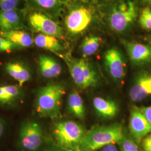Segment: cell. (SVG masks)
<instances>
[{
    "label": "cell",
    "instance_id": "6da1fadb",
    "mask_svg": "<svg viewBox=\"0 0 151 151\" xmlns=\"http://www.w3.org/2000/svg\"><path fill=\"white\" fill-rule=\"evenodd\" d=\"M65 93L61 83L50 82L37 90L34 102L36 113L42 118L58 119L62 115V99Z\"/></svg>",
    "mask_w": 151,
    "mask_h": 151
},
{
    "label": "cell",
    "instance_id": "7a4b0ae2",
    "mask_svg": "<svg viewBox=\"0 0 151 151\" xmlns=\"http://www.w3.org/2000/svg\"><path fill=\"white\" fill-rule=\"evenodd\" d=\"M124 131L119 124L95 126L86 132L80 145V151H96L110 144L118 143Z\"/></svg>",
    "mask_w": 151,
    "mask_h": 151
},
{
    "label": "cell",
    "instance_id": "3957f363",
    "mask_svg": "<svg viewBox=\"0 0 151 151\" xmlns=\"http://www.w3.org/2000/svg\"><path fill=\"white\" fill-rule=\"evenodd\" d=\"M53 135L57 143L64 150L80 151V145L86 132L81 124L72 120L55 123Z\"/></svg>",
    "mask_w": 151,
    "mask_h": 151
},
{
    "label": "cell",
    "instance_id": "277c9868",
    "mask_svg": "<svg viewBox=\"0 0 151 151\" xmlns=\"http://www.w3.org/2000/svg\"><path fill=\"white\" fill-rule=\"evenodd\" d=\"M62 57L77 86L84 90L95 86L97 85V73L91 65L85 60L77 58L70 54L65 55Z\"/></svg>",
    "mask_w": 151,
    "mask_h": 151
},
{
    "label": "cell",
    "instance_id": "5b68a950",
    "mask_svg": "<svg viewBox=\"0 0 151 151\" xmlns=\"http://www.w3.org/2000/svg\"><path fill=\"white\" fill-rule=\"evenodd\" d=\"M137 16L135 3L131 1L120 2L114 6L109 15V25L114 32H123L129 29Z\"/></svg>",
    "mask_w": 151,
    "mask_h": 151
},
{
    "label": "cell",
    "instance_id": "8992f818",
    "mask_svg": "<svg viewBox=\"0 0 151 151\" xmlns=\"http://www.w3.org/2000/svg\"><path fill=\"white\" fill-rule=\"evenodd\" d=\"M43 141V130L38 122L29 120L22 124L18 137V145L22 151H38Z\"/></svg>",
    "mask_w": 151,
    "mask_h": 151
},
{
    "label": "cell",
    "instance_id": "52a82bcc",
    "mask_svg": "<svg viewBox=\"0 0 151 151\" xmlns=\"http://www.w3.org/2000/svg\"><path fill=\"white\" fill-rule=\"evenodd\" d=\"M104 65L110 76L116 81H122L126 74V65L124 57L115 48L106 51L104 57Z\"/></svg>",
    "mask_w": 151,
    "mask_h": 151
},
{
    "label": "cell",
    "instance_id": "ba28073f",
    "mask_svg": "<svg viewBox=\"0 0 151 151\" xmlns=\"http://www.w3.org/2000/svg\"><path fill=\"white\" fill-rule=\"evenodd\" d=\"M92 19L91 11L85 7L72 10L65 19V24L68 32L77 34L85 30L90 24Z\"/></svg>",
    "mask_w": 151,
    "mask_h": 151
},
{
    "label": "cell",
    "instance_id": "9c48e42d",
    "mask_svg": "<svg viewBox=\"0 0 151 151\" xmlns=\"http://www.w3.org/2000/svg\"><path fill=\"white\" fill-rule=\"evenodd\" d=\"M129 128L132 138L137 144L151 133V125L137 106H133L130 110Z\"/></svg>",
    "mask_w": 151,
    "mask_h": 151
},
{
    "label": "cell",
    "instance_id": "30bf717a",
    "mask_svg": "<svg viewBox=\"0 0 151 151\" xmlns=\"http://www.w3.org/2000/svg\"><path fill=\"white\" fill-rule=\"evenodd\" d=\"M30 26L42 34L54 36L58 39L63 38V30L53 20L42 13L34 12L29 17Z\"/></svg>",
    "mask_w": 151,
    "mask_h": 151
},
{
    "label": "cell",
    "instance_id": "8fae6325",
    "mask_svg": "<svg viewBox=\"0 0 151 151\" xmlns=\"http://www.w3.org/2000/svg\"><path fill=\"white\" fill-rule=\"evenodd\" d=\"M123 44L131 62L135 65L151 62V45L123 40Z\"/></svg>",
    "mask_w": 151,
    "mask_h": 151
},
{
    "label": "cell",
    "instance_id": "7c38bea8",
    "mask_svg": "<svg viewBox=\"0 0 151 151\" xmlns=\"http://www.w3.org/2000/svg\"><path fill=\"white\" fill-rule=\"evenodd\" d=\"M4 70L8 76L21 87L32 78V73L30 68L20 61L13 60L6 63Z\"/></svg>",
    "mask_w": 151,
    "mask_h": 151
},
{
    "label": "cell",
    "instance_id": "4fadbf2b",
    "mask_svg": "<svg viewBox=\"0 0 151 151\" xmlns=\"http://www.w3.org/2000/svg\"><path fill=\"white\" fill-rule=\"evenodd\" d=\"M151 95V73H141L137 76L130 90V98L134 102H139Z\"/></svg>",
    "mask_w": 151,
    "mask_h": 151
},
{
    "label": "cell",
    "instance_id": "5bb4252c",
    "mask_svg": "<svg viewBox=\"0 0 151 151\" xmlns=\"http://www.w3.org/2000/svg\"><path fill=\"white\" fill-rule=\"evenodd\" d=\"M24 96L22 87L18 85H0V106H11L18 103Z\"/></svg>",
    "mask_w": 151,
    "mask_h": 151
},
{
    "label": "cell",
    "instance_id": "9a60e30c",
    "mask_svg": "<svg viewBox=\"0 0 151 151\" xmlns=\"http://www.w3.org/2000/svg\"><path fill=\"white\" fill-rule=\"evenodd\" d=\"M38 65L41 76L44 78H54L62 73V67L53 57L47 55H40L38 58Z\"/></svg>",
    "mask_w": 151,
    "mask_h": 151
},
{
    "label": "cell",
    "instance_id": "2e32d148",
    "mask_svg": "<svg viewBox=\"0 0 151 151\" xmlns=\"http://www.w3.org/2000/svg\"><path fill=\"white\" fill-rule=\"evenodd\" d=\"M92 104L99 115L105 119L113 118L119 111L116 103L103 97H95Z\"/></svg>",
    "mask_w": 151,
    "mask_h": 151
},
{
    "label": "cell",
    "instance_id": "e0dca14e",
    "mask_svg": "<svg viewBox=\"0 0 151 151\" xmlns=\"http://www.w3.org/2000/svg\"><path fill=\"white\" fill-rule=\"evenodd\" d=\"M0 35L10 40L17 47L28 48L31 47L34 43V39L27 32L21 30H12L2 32Z\"/></svg>",
    "mask_w": 151,
    "mask_h": 151
},
{
    "label": "cell",
    "instance_id": "ac0fdd59",
    "mask_svg": "<svg viewBox=\"0 0 151 151\" xmlns=\"http://www.w3.org/2000/svg\"><path fill=\"white\" fill-rule=\"evenodd\" d=\"M21 22V17L15 9L0 11V29L2 32L15 30Z\"/></svg>",
    "mask_w": 151,
    "mask_h": 151
},
{
    "label": "cell",
    "instance_id": "d6986e66",
    "mask_svg": "<svg viewBox=\"0 0 151 151\" xmlns=\"http://www.w3.org/2000/svg\"><path fill=\"white\" fill-rule=\"evenodd\" d=\"M68 111L78 119H83L85 116V108L82 98L78 92H70L67 99Z\"/></svg>",
    "mask_w": 151,
    "mask_h": 151
},
{
    "label": "cell",
    "instance_id": "ffe728a7",
    "mask_svg": "<svg viewBox=\"0 0 151 151\" xmlns=\"http://www.w3.org/2000/svg\"><path fill=\"white\" fill-rule=\"evenodd\" d=\"M34 43L39 48L47 49L54 53H58L63 50V47L58 38L42 33L37 35L34 39Z\"/></svg>",
    "mask_w": 151,
    "mask_h": 151
},
{
    "label": "cell",
    "instance_id": "44dd1931",
    "mask_svg": "<svg viewBox=\"0 0 151 151\" xmlns=\"http://www.w3.org/2000/svg\"><path fill=\"white\" fill-rule=\"evenodd\" d=\"M101 43L100 37L90 35L85 38L81 44V51L84 57H88L95 54L99 48Z\"/></svg>",
    "mask_w": 151,
    "mask_h": 151
},
{
    "label": "cell",
    "instance_id": "7402d4cb",
    "mask_svg": "<svg viewBox=\"0 0 151 151\" xmlns=\"http://www.w3.org/2000/svg\"><path fill=\"white\" fill-rule=\"evenodd\" d=\"M120 151H141L137 143L124 132L122 139L118 143Z\"/></svg>",
    "mask_w": 151,
    "mask_h": 151
},
{
    "label": "cell",
    "instance_id": "603a6c76",
    "mask_svg": "<svg viewBox=\"0 0 151 151\" xmlns=\"http://www.w3.org/2000/svg\"><path fill=\"white\" fill-rule=\"evenodd\" d=\"M139 24L143 29L151 30V9L146 7L142 10L139 16Z\"/></svg>",
    "mask_w": 151,
    "mask_h": 151
},
{
    "label": "cell",
    "instance_id": "cb8c5ba5",
    "mask_svg": "<svg viewBox=\"0 0 151 151\" xmlns=\"http://www.w3.org/2000/svg\"><path fill=\"white\" fill-rule=\"evenodd\" d=\"M17 47L10 40L0 35V52H10Z\"/></svg>",
    "mask_w": 151,
    "mask_h": 151
},
{
    "label": "cell",
    "instance_id": "d4e9b609",
    "mask_svg": "<svg viewBox=\"0 0 151 151\" xmlns=\"http://www.w3.org/2000/svg\"><path fill=\"white\" fill-rule=\"evenodd\" d=\"M19 0H0V9L1 11L15 9Z\"/></svg>",
    "mask_w": 151,
    "mask_h": 151
},
{
    "label": "cell",
    "instance_id": "484cf974",
    "mask_svg": "<svg viewBox=\"0 0 151 151\" xmlns=\"http://www.w3.org/2000/svg\"><path fill=\"white\" fill-rule=\"evenodd\" d=\"M38 5L45 9H52L58 4L59 0H35Z\"/></svg>",
    "mask_w": 151,
    "mask_h": 151
},
{
    "label": "cell",
    "instance_id": "4316f807",
    "mask_svg": "<svg viewBox=\"0 0 151 151\" xmlns=\"http://www.w3.org/2000/svg\"><path fill=\"white\" fill-rule=\"evenodd\" d=\"M141 142L144 151H151V134L146 136Z\"/></svg>",
    "mask_w": 151,
    "mask_h": 151
},
{
    "label": "cell",
    "instance_id": "83f0119b",
    "mask_svg": "<svg viewBox=\"0 0 151 151\" xmlns=\"http://www.w3.org/2000/svg\"><path fill=\"white\" fill-rule=\"evenodd\" d=\"M139 109L151 125V105L148 106L140 107Z\"/></svg>",
    "mask_w": 151,
    "mask_h": 151
},
{
    "label": "cell",
    "instance_id": "f1b7e54d",
    "mask_svg": "<svg viewBox=\"0 0 151 151\" xmlns=\"http://www.w3.org/2000/svg\"><path fill=\"white\" fill-rule=\"evenodd\" d=\"M100 151H119V150L115 144H110L101 148Z\"/></svg>",
    "mask_w": 151,
    "mask_h": 151
},
{
    "label": "cell",
    "instance_id": "f546056e",
    "mask_svg": "<svg viewBox=\"0 0 151 151\" xmlns=\"http://www.w3.org/2000/svg\"><path fill=\"white\" fill-rule=\"evenodd\" d=\"M6 128V124L5 121L0 118V138L4 134Z\"/></svg>",
    "mask_w": 151,
    "mask_h": 151
},
{
    "label": "cell",
    "instance_id": "4dcf8cb0",
    "mask_svg": "<svg viewBox=\"0 0 151 151\" xmlns=\"http://www.w3.org/2000/svg\"><path fill=\"white\" fill-rule=\"evenodd\" d=\"M147 40L148 41V42L151 44V34L150 35H149L147 37Z\"/></svg>",
    "mask_w": 151,
    "mask_h": 151
},
{
    "label": "cell",
    "instance_id": "1f68e13d",
    "mask_svg": "<svg viewBox=\"0 0 151 151\" xmlns=\"http://www.w3.org/2000/svg\"><path fill=\"white\" fill-rule=\"evenodd\" d=\"M143 1H145V2H148V3L151 4V0H143Z\"/></svg>",
    "mask_w": 151,
    "mask_h": 151
},
{
    "label": "cell",
    "instance_id": "d6a6232c",
    "mask_svg": "<svg viewBox=\"0 0 151 151\" xmlns=\"http://www.w3.org/2000/svg\"><path fill=\"white\" fill-rule=\"evenodd\" d=\"M62 151H68V150H62Z\"/></svg>",
    "mask_w": 151,
    "mask_h": 151
},
{
    "label": "cell",
    "instance_id": "836d02e7",
    "mask_svg": "<svg viewBox=\"0 0 151 151\" xmlns=\"http://www.w3.org/2000/svg\"><path fill=\"white\" fill-rule=\"evenodd\" d=\"M77 1H85V0H77Z\"/></svg>",
    "mask_w": 151,
    "mask_h": 151
},
{
    "label": "cell",
    "instance_id": "e575fe53",
    "mask_svg": "<svg viewBox=\"0 0 151 151\" xmlns=\"http://www.w3.org/2000/svg\"></svg>",
    "mask_w": 151,
    "mask_h": 151
}]
</instances>
